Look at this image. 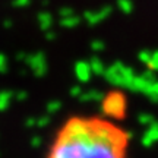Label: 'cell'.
<instances>
[{
    "label": "cell",
    "instance_id": "1",
    "mask_svg": "<svg viewBox=\"0 0 158 158\" xmlns=\"http://www.w3.org/2000/svg\"><path fill=\"white\" fill-rule=\"evenodd\" d=\"M130 133L104 116H70L50 143L47 158H129Z\"/></svg>",
    "mask_w": 158,
    "mask_h": 158
},
{
    "label": "cell",
    "instance_id": "2",
    "mask_svg": "<svg viewBox=\"0 0 158 158\" xmlns=\"http://www.w3.org/2000/svg\"><path fill=\"white\" fill-rule=\"evenodd\" d=\"M102 116L104 117L118 122L126 116L127 110V101L126 97L118 91H110L102 100Z\"/></svg>",
    "mask_w": 158,
    "mask_h": 158
}]
</instances>
